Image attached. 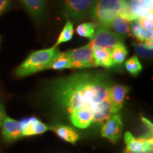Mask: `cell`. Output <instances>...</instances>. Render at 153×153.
<instances>
[{
	"instance_id": "d4e9b609",
	"label": "cell",
	"mask_w": 153,
	"mask_h": 153,
	"mask_svg": "<svg viewBox=\"0 0 153 153\" xmlns=\"http://www.w3.org/2000/svg\"><path fill=\"white\" fill-rule=\"evenodd\" d=\"M5 117H6V114H5L4 108L2 105L0 104V127H1V125H2L4 119Z\"/></svg>"
},
{
	"instance_id": "44dd1931",
	"label": "cell",
	"mask_w": 153,
	"mask_h": 153,
	"mask_svg": "<svg viewBox=\"0 0 153 153\" xmlns=\"http://www.w3.org/2000/svg\"><path fill=\"white\" fill-rule=\"evenodd\" d=\"M125 67L127 71L133 76H136L142 71L143 66L137 56H132L125 62Z\"/></svg>"
},
{
	"instance_id": "277c9868",
	"label": "cell",
	"mask_w": 153,
	"mask_h": 153,
	"mask_svg": "<svg viewBox=\"0 0 153 153\" xmlns=\"http://www.w3.org/2000/svg\"><path fill=\"white\" fill-rule=\"evenodd\" d=\"M97 0H62V10L67 19L79 22L91 14Z\"/></svg>"
},
{
	"instance_id": "7a4b0ae2",
	"label": "cell",
	"mask_w": 153,
	"mask_h": 153,
	"mask_svg": "<svg viewBox=\"0 0 153 153\" xmlns=\"http://www.w3.org/2000/svg\"><path fill=\"white\" fill-rule=\"evenodd\" d=\"M60 53V49L55 46L34 51L16 69V76L24 77L48 70L51 62Z\"/></svg>"
},
{
	"instance_id": "8992f818",
	"label": "cell",
	"mask_w": 153,
	"mask_h": 153,
	"mask_svg": "<svg viewBox=\"0 0 153 153\" xmlns=\"http://www.w3.org/2000/svg\"><path fill=\"white\" fill-rule=\"evenodd\" d=\"M123 38L122 36L115 33L109 28L104 26H98L96 28L94 35L90 41L94 45L111 49L118 43H123Z\"/></svg>"
},
{
	"instance_id": "4316f807",
	"label": "cell",
	"mask_w": 153,
	"mask_h": 153,
	"mask_svg": "<svg viewBox=\"0 0 153 153\" xmlns=\"http://www.w3.org/2000/svg\"><path fill=\"white\" fill-rule=\"evenodd\" d=\"M123 153H152V150L143 151V152H132V151H130L128 150H127V149H126Z\"/></svg>"
},
{
	"instance_id": "5bb4252c",
	"label": "cell",
	"mask_w": 153,
	"mask_h": 153,
	"mask_svg": "<svg viewBox=\"0 0 153 153\" xmlns=\"http://www.w3.org/2000/svg\"><path fill=\"white\" fill-rule=\"evenodd\" d=\"M50 129L52 130L61 139L72 144H74L79 137V134L75 131V130L67 126H55L54 127L50 128Z\"/></svg>"
},
{
	"instance_id": "ac0fdd59",
	"label": "cell",
	"mask_w": 153,
	"mask_h": 153,
	"mask_svg": "<svg viewBox=\"0 0 153 153\" xmlns=\"http://www.w3.org/2000/svg\"><path fill=\"white\" fill-rule=\"evenodd\" d=\"M48 69L55 70H61L65 69H71V61L66 52L60 53L53 62H51Z\"/></svg>"
},
{
	"instance_id": "9a60e30c",
	"label": "cell",
	"mask_w": 153,
	"mask_h": 153,
	"mask_svg": "<svg viewBox=\"0 0 153 153\" xmlns=\"http://www.w3.org/2000/svg\"><path fill=\"white\" fill-rule=\"evenodd\" d=\"M107 28L122 37H126L131 33V22L125 20L119 15L112 19Z\"/></svg>"
},
{
	"instance_id": "9c48e42d",
	"label": "cell",
	"mask_w": 153,
	"mask_h": 153,
	"mask_svg": "<svg viewBox=\"0 0 153 153\" xmlns=\"http://www.w3.org/2000/svg\"><path fill=\"white\" fill-rule=\"evenodd\" d=\"M2 135L6 141L15 140L22 137V126L20 121L5 117L2 123Z\"/></svg>"
},
{
	"instance_id": "52a82bcc",
	"label": "cell",
	"mask_w": 153,
	"mask_h": 153,
	"mask_svg": "<svg viewBox=\"0 0 153 153\" xmlns=\"http://www.w3.org/2000/svg\"><path fill=\"white\" fill-rule=\"evenodd\" d=\"M123 127V122L119 113L113 114L101 125V134L111 142L116 143L121 137Z\"/></svg>"
},
{
	"instance_id": "cb8c5ba5",
	"label": "cell",
	"mask_w": 153,
	"mask_h": 153,
	"mask_svg": "<svg viewBox=\"0 0 153 153\" xmlns=\"http://www.w3.org/2000/svg\"><path fill=\"white\" fill-rule=\"evenodd\" d=\"M10 4V0H0V15L7 10Z\"/></svg>"
},
{
	"instance_id": "ba28073f",
	"label": "cell",
	"mask_w": 153,
	"mask_h": 153,
	"mask_svg": "<svg viewBox=\"0 0 153 153\" xmlns=\"http://www.w3.org/2000/svg\"><path fill=\"white\" fill-rule=\"evenodd\" d=\"M124 140L127 150L132 152H143L152 150V136L149 135L148 137L136 138L130 132H126Z\"/></svg>"
},
{
	"instance_id": "603a6c76",
	"label": "cell",
	"mask_w": 153,
	"mask_h": 153,
	"mask_svg": "<svg viewBox=\"0 0 153 153\" xmlns=\"http://www.w3.org/2000/svg\"><path fill=\"white\" fill-rule=\"evenodd\" d=\"M137 21L144 29L152 31V16L139 17L137 19Z\"/></svg>"
},
{
	"instance_id": "8fae6325",
	"label": "cell",
	"mask_w": 153,
	"mask_h": 153,
	"mask_svg": "<svg viewBox=\"0 0 153 153\" xmlns=\"http://www.w3.org/2000/svg\"><path fill=\"white\" fill-rule=\"evenodd\" d=\"M28 14L36 22L41 21L46 11V0H20Z\"/></svg>"
},
{
	"instance_id": "30bf717a",
	"label": "cell",
	"mask_w": 153,
	"mask_h": 153,
	"mask_svg": "<svg viewBox=\"0 0 153 153\" xmlns=\"http://www.w3.org/2000/svg\"><path fill=\"white\" fill-rule=\"evenodd\" d=\"M129 88L122 85H111L109 89V98L115 114H118L123 106Z\"/></svg>"
},
{
	"instance_id": "7c38bea8",
	"label": "cell",
	"mask_w": 153,
	"mask_h": 153,
	"mask_svg": "<svg viewBox=\"0 0 153 153\" xmlns=\"http://www.w3.org/2000/svg\"><path fill=\"white\" fill-rule=\"evenodd\" d=\"M20 122L23 128L22 136L40 135L50 129L48 126L34 117L23 120Z\"/></svg>"
},
{
	"instance_id": "3957f363",
	"label": "cell",
	"mask_w": 153,
	"mask_h": 153,
	"mask_svg": "<svg viewBox=\"0 0 153 153\" xmlns=\"http://www.w3.org/2000/svg\"><path fill=\"white\" fill-rule=\"evenodd\" d=\"M123 0H97L90 16L104 26H108L112 19L119 14Z\"/></svg>"
},
{
	"instance_id": "ffe728a7",
	"label": "cell",
	"mask_w": 153,
	"mask_h": 153,
	"mask_svg": "<svg viewBox=\"0 0 153 153\" xmlns=\"http://www.w3.org/2000/svg\"><path fill=\"white\" fill-rule=\"evenodd\" d=\"M97 26V24L93 22L82 23L78 25L76 28V32L81 37L88 38L91 41L94 35Z\"/></svg>"
},
{
	"instance_id": "4fadbf2b",
	"label": "cell",
	"mask_w": 153,
	"mask_h": 153,
	"mask_svg": "<svg viewBox=\"0 0 153 153\" xmlns=\"http://www.w3.org/2000/svg\"><path fill=\"white\" fill-rule=\"evenodd\" d=\"M89 44L92 50L93 56L97 67L99 66L104 68H111L114 67L111 55V49L100 45H94L91 43Z\"/></svg>"
},
{
	"instance_id": "2e32d148",
	"label": "cell",
	"mask_w": 153,
	"mask_h": 153,
	"mask_svg": "<svg viewBox=\"0 0 153 153\" xmlns=\"http://www.w3.org/2000/svg\"><path fill=\"white\" fill-rule=\"evenodd\" d=\"M131 33L135 38L140 42H145L152 39V31L145 30L140 25L137 19L131 24Z\"/></svg>"
},
{
	"instance_id": "5b68a950",
	"label": "cell",
	"mask_w": 153,
	"mask_h": 153,
	"mask_svg": "<svg viewBox=\"0 0 153 153\" xmlns=\"http://www.w3.org/2000/svg\"><path fill=\"white\" fill-rule=\"evenodd\" d=\"M66 53L71 61V69H85L97 67L89 43L85 46L70 50Z\"/></svg>"
},
{
	"instance_id": "7402d4cb",
	"label": "cell",
	"mask_w": 153,
	"mask_h": 153,
	"mask_svg": "<svg viewBox=\"0 0 153 153\" xmlns=\"http://www.w3.org/2000/svg\"><path fill=\"white\" fill-rule=\"evenodd\" d=\"M133 47L135 53L140 57H145V58H150L152 56V51L148 50L144 46L143 42L140 43H134Z\"/></svg>"
},
{
	"instance_id": "d6986e66",
	"label": "cell",
	"mask_w": 153,
	"mask_h": 153,
	"mask_svg": "<svg viewBox=\"0 0 153 153\" xmlns=\"http://www.w3.org/2000/svg\"><path fill=\"white\" fill-rule=\"evenodd\" d=\"M74 35V26L72 22L68 20L53 46L57 47L63 43L70 41Z\"/></svg>"
},
{
	"instance_id": "6da1fadb",
	"label": "cell",
	"mask_w": 153,
	"mask_h": 153,
	"mask_svg": "<svg viewBox=\"0 0 153 153\" xmlns=\"http://www.w3.org/2000/svg\"><path fill=\"white\" fill-rule=\"evenodd\" d=\"M111 82L101 72H82L51 82L48 91L68 114L85 111L92 115L94 125L101 126L115 114L109 98Z\"/></svg>"
},
{
	"instance_id": "484cf974",
	"label": "cell",
	"mask_w": 153,
	"mask_h": 153,
	"mask_svg": "<svg viewBox=\"0 0 153 153\" xmlns=\"http://www.w3.org/2000/svg\"><path fill=\"white\" fill-rule=\"evenodd\" d=\"M142 120L144 122V123L149 128V130H150V133H152V123H150V120H148L147 118H142Z\"/></svg>"
},
{
	"instance_id": "e0dca14e",
	"label": "cell",
	"mask_w": 153,
	"mask_h": 153,
	"mask_svg": "<svg viewBox=\"0 0 153 153\" xmlns=\"http://www.w3.org/2000/svg\"><path fill=\"white\" fill-rule=\"evenodd\" d=\"M128 50L123 43H118L111 49V55L113 65H120L126 60L128 55Z\"/></svg>"
}]
</instances>
